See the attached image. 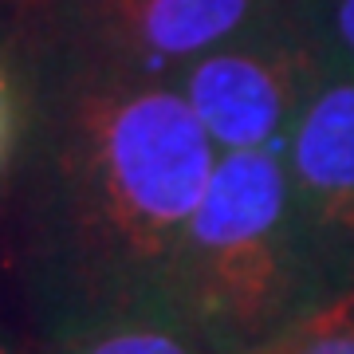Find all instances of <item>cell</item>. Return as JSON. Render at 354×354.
<instances>
[{
	"instance_id": "9",
	"label": "cell",
	"mask_w": 354,
	"mask_h": 354,
	"mask_svg": "<svg viewBox=\"0 0 354 354\" xmlns=\"http://www.w3.org/2000/svg\"><path fill=\"white\" fill-rule=\"evenodd\" d=\"M24 118V91H20V64L0 51V174L12 165Z\"/></svg>"
},
{
	"instance_id": "5",
	"label": "cell",
	"mask_w": 354,
	"mask_h": 354,
	"mask_svg": "<svg viewBox=\"0 0 354 354\" xmlns=\"http://www.w3.org/2000/svg\"><path fill=\"white\" fill-rule=\"evenodd\" d=\"M291 197L335 288H354V75H323L283 146Z\"/></svg>"
},
{
	"instance_id": "4",
	"label": "cell",
	"mask_w": 354,
	"mask_h": 354,
	"mask_svg": "<svg viewBox=\"0 0 354 354\" xmlns=\"http://www.w3.org/2000/svg\"><path fill=\"white\" fill-rule=\"evenodd\" d=\"M323 64L288 12L181 67L169 83L189 102L216 150H279L323 83Z\"/></svg>"
},
{
	"instance_id": "1",
	"label": "cell",
	"mask_w": 354,
	"mask_h": 354,
	"mask_svg": "<svg viewBox=\"0 0 354 354\" xmlns=\"http://www.w3.org/2000/svg\"><path fill=\"white\" fill-rule=\"evenodd\" d=\"M12 153V256L39 330L169 304L216 146L169 79L24 44ZM174 307V304H169Z\"/></svg>"
},
{
	"instance_id": "8",
	"label": "cell",
	"mask_w": 354,
	"mask_h": 354,
	"mask_svg": "<svg viewBox=\"0 0 354 354\" xmlns=\"http://www.w3.org/2000/svg\"><path fill=\"white\" fill-rule=\"evenodd\" d=\"M252 354H354V288L315 307L307 319L288 327L276 342Z\"/></svg>"
},
{
	"instance_id": "2",
	"label": "cell",
	"mask_w": 354,
	"mask_h": 354,
	"mask_svg": "<svg viewBox=\"0 0 354 354\" xmlns=\"http://www.w3.org/2000/svg\"><path fill=\"white\" fill-rule=\"evenodd\" d=\"M342 295L299 225L279 150L216 158L174 264L169 304L209 354H252Z\"/></svg>"
},
{
	"instance_id": "3",
	"label": "cell",
	"mask_w": 354,
	"mask_h": 354,
	"mask_svg": "<svg viewBox=\"0 0 354 354\" xmlns=\"http://www.w3.org/2000/svg\"><path fill=\"white\" fill-rule=\"evenodd\" d=\"M24 32L79 59L174 79L181 67L272 24L291 0H20Z\"/></svg>"
},
{
	"instance_id": "6",
	"label": "cell",
	"mask_w": 354,
	"mask_h": 354,
	"mask_svg": "<svg viewBox=\"0 0 354 354\" xmlns=\"http://www.w3.org/2000/svg\"><path fill=\"white\" fill-rule=\"evenodd\" d=\"M44 354H209L169 304H127L44 330Z\"/></svg>"
},
{
	"instance_id": "7",
	"label": "cell",
	"mask_w": 354,
	"mask_h": 354,
	"mask_svg": "<svg viewBox=\"0 0 354 354\" xmlns=\"http://www.w3.org/2000/svg\"><path fill=\"white\" fill-rule=\"evenodd\" d=\"M288 20L327 75H354V0H291Z\"/></svg>"
}]
</instances>
